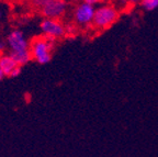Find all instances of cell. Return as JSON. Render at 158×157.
I'll return each instance as SVG.
<instances>
[{"label":"cell","mask_w":158,"mask_h":157,"mask_svg":"<svg viewBox=\"0 0 158 157\" xmlns=\"http://www.w3.org/2000/svg\"><path fill=\"white\" fill-rule=\"evenodd\" d=\"M55 40L46 36H37L30 43V52L36 63L45 65L51 62Z\"/></svg>","instance_id":"cell-1"},{"label":"cell","mask_w":158,"mask_h":157,"mask_svg":"<svg viewBox=\"0 0 158 157\" xmlns=\"http://www.w3.org/2000/svg\"><path fill=\"white\" fill-rule=\"evenodd\" d=\"M33 5L41 8V13L44 19L58 20L67 10V2L63 0H39L34 1Z\"/></svg>","instance_id":"cell-2"},{"label":"cell","mask_w":158,"mask_h":157,"mask_svg":"<svg viewBox=\"0 0 158 157\" xmlns=\"http://www.w3.org/2000/svg\"><path fill=\"white\" fill-rule=\"evenodd\" d=\"M118 18V12L111 5H104L96 10L94 25L99 29H106L111 27Z\"/></svg>","instance_id":"cell-3"},{"label":"cell","mask_w":158,"mask_h":157,"mask_svg":"<svg viewBox=\"0 0 158 157\" xmlns=\"http://www.w3.org/2000/svg\"><path fill=\"white\" fill-rule=\"evenodd\" d=\"M40 29L42 31L43 36L53 39L55 41L66 34V29L63 25V23L59 22L58 20L43 19L40 23Z\"/></svg>","instance_id":"cell-4"},{"label":"cell","mask_w":158,"mask_h":157,"mask_svg":"<svg viewBox=\"0 0 158 157\" xmlns=\"http://www.w3.org/2000/svg\"><path fill=\"white\" fill-rule=\"evenodd\" d=\"M96 8L94 5L89 3L88 1L79 3L74 10V19L78 24L87 25L94 23V15H96Z\"/></svg>","instance_id":"cell-5"},{"label":"cell","mask_w":158,"mask_h":157,"mask_svg":"<svg viewBox=\"0 0 158 157\" xmlns=\"http://www.w3.org/2000/svg\"><path fill=\"white\" fill-rule=\"evenodd\" d=\"M6 42H7L8 47L10 49V52H13V53L24 52L30 49L29 41L24 36V33L21 30H12L8 34Z\"/></svg>","instance_id":"cell-6"},{"label":"cell","mask_w":158,"mask_h":157,"mask_svg":"<svg viewBox=\"0 0 158 157\" xmlns=\"http://www.w3.org/2000/svg\"><path fill=\"white\" fill-rule=\"evenodd\" d=\"M0 69L3 73L5 77L15 78L21 74L22 67L19 66L9 54H6L0 56Z\"/></svg>","instance_id":"cell-7"},{"label":"cell","mask_w":158,"mask_h":157,"mask_svg":"<svg viewBox=\"0 0 158 157\" xmlns=\"http://www.w3.org/2000/svg\"><path fill=\"white\" fill-rule=\"evenodd\" d=\"M9 55L13 58V61L17 63L19 66H24L27 65V63L32 61L33 57L32 54H31V52L29 51H24V52H18V53H13V52H10Z\"/></svg>","instance_id":"cell-8"},{"label":"cell","mask_w":158,"mask_h":157,"mask_svg":"<svg viewBox=\"0 0 158 157\" xmlns=\"http://www.w3.org/2000/svg\"><path fill=\"white\" fill-rule=\"evenodd\" d=\"M141 7L145 11H154L158 8V0H143L141 1Z\"/></svg>","instance_id":"cell-9"},{"label":"cell","mask_w":158,"mask_h":157,"mask_svg":"<svg viewBox=\"0 0 158 157\" xmlns=\"http://www.w3.org/2000/svg\"><path fill=\"white\" fill-rule=\"evenodd\" d=\"M7 47H8L7 42L3 41V40H0V53H2V52H5Z\"/></svg>","instance_id":"cell-10"},{"label":"cell","mask_w":158,"mask_h":157,"mask_svg":"<svg viewBox=\"0 0 158 157\" xmlns=\"http://www.w3.org/2000/svg\"><path fill=\"white\" fill-rule=\"evenodd\" d=\"M3 15H5V13H3V10H2V8L0 7V24H1V22H2Z\"/></svg>","instance_id":"cell-11"},{"label":"cell","mask_w":158,"mask_h":157,"mask_svg":"<svg viewBox=\"0 0 158 157\" xmlns=\"http://www.w3.org/2000/svg\"><path fill=\"white\" fill-rule=\"evenodd\" d=\"M5 77V75H3V73L1 71V69H0V81L2 80V78Z\"/></svg>","instance_id":"cell-12"}]
</instances>
